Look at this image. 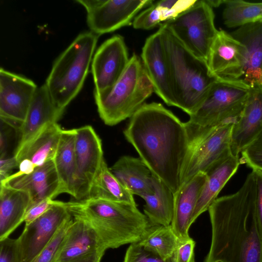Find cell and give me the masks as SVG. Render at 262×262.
I'll list each match as a JSON object with an SVG mask.
<instances>
[{"label": "cell", "instance_id": "277c9868", "mask_svg": "<svg viewBox=\"0 0 262 262\" xmlns=\"http://www.w3.org/2000/svg\"><path fill=\"white\" fill-rule=\"evenodd\" d=\"M167 56L175 106L189 116L201 105L218 78L207 62L190 52L164 24L159 26Z\"/></svg>", "mask_w": 262, "mask_h": 262}, {"label": "cell", "instance_id": "74e56055", "mask_svg": "<svg viewBox=\"0 0 262 262\" xmlns=\"http://www.w3.org/2000/svg\"><path fill=\"white\" fill-rule=\"evenodd\" d=\"M56 202L57 201L53 199H48L31 206L27 211L24 218V222L25 223V225H29L44 214L55 204Z\"/></svg>", "mask_w": 262, "mask_h": 262}, {"label": "cell", "instance_id": "7a4b0ae2", "mask_svg": "<svg viewBox=\"0 0 262 262\" xmlns=\"http://www.w3.org/2000/svg\"><path fill=\"white\" fill-rule=\"evenodd\" d=\"M255 194L252 170L236 192L217 198L210 206L211 241L204 262H262Z\"/></svg>", "mask_w": 262, "mask_h": 262}, {"label": "cell", "instance_id": "4dcf8cb0", "mask_svg": "<svg viewBox=\"0 0 262 262\" xmlns=\"http://www.w3.org/2000/svg\"><path fill=\"white\" fill-rule=\"evenodd\" d=\"M179 241L171 225H151L139 243L162 258L167 259L172 257Z\"/></svg>", "mask_w": 262, "mask_h": 262}, {"label": "cell", "instance_id": "ac0fdd59", "mask_svg": "<svg viewBox=\"0 0 262 262\" xmlns=\"http://www.w3.org/2000/svg\"><path fill=\"white\" fill-rule=\"evenodd\" d=\"M1 184L28 192L31 199L30 207L45 200L53 199L60 194L59 182L53 160L36 167L30 173L22 175L13 173Z\"/></svg>", "mask_w": 262, "mask_h": 262}, {"label": "cell", "instance_id": "cb8c5ba5", "mask_svg": "<svg viewBox=\"0 0 262 262\" xmlns=\"http://www.w3.org/2000/svg\"><path fill=\"white\" fill-rule=\"evenodd\" d=\"M62 130L57 122L46 125L32 139L14 151L18 164L21 160H27L37 167L54 160Z\"/></svg>", "mask_w": 262, "mask_h": 262}, {"label": "cell", "instance_id": "4316f807", "mask_svg": "<svg viewBox=\"0 0 262 262\" xmlns=\"http://www.w3.org/2000/svg\"><path fill=\"white\" fill-rule=\"evenodd\" d=\"M75 129H63L54 158L60 184V194L67 193L76 196V162Z\"/></svg>", "mask_w": 262, "mask_h": 262}, {"label": "cell", "instance_id": "9a60e30c", "mask_svg": "<svg viewBox=\"0 0 262 262\" xmlns=\"http://www.w3.org/2000/svg\"><path fill=\"white\" fill-rule=\"evenodd\" d=\"M105 251L92 227L84 221L74 218L54 262H100Z\"/></svg>", "mask_w": 262, "mask_h": 262}, {"label": "cell", "instance_id": "f35d334b", "mask_svg": "<svg viewBox=\"0 0 262 262\" xmlns=\"http://www.w3.org/2000/svg\"><path fill=\"white\" fill-rule=\"evenodd\" d=\"M256 182L255 212L258 228L262 236V170H252Z\"/></svg>", "mask_w": 262, "mask_h": 262}, {"label": "cell", "instance_id": "8d00e7d4", "mask_svg": "<svg viewBox=\"0 0 262 262\" xmlns=\"http://www.w3.org/2000/svg\"><path fill=\"white\" fill-rule=\"evenodd\" d=\"M195 242L191 237L179 241L172 257V262H195Z\"/></svg>", "mask_w": 262, "mask_h": 262}, {"label": "cell", "instance_id": "603a6c76", "mask_svg": "<svg viewBox=\"0 0 262 262\" xmlns=\"http://www.w3.org/2000/svg\"><path fill=\"white\" fill-rule=\"evenodd\" d=\"M31 204L26 191L0 185V241L10 234L23 223Z\"/></svg>", "mask_w": 262, "mask_h": 262}, {"label": "cell", "instance_id": "6da1fadb", "mask_svg": "<svg viewBox=\"0 0 262 262\" xmlns=\"http://www.w3.org/2000/svg\"><path fill=\"white\" fill-rule=\"evenodd\" d=\"M123 131L152 174L175 194L180 188L189 140L185 123L162 104L144 103Z\"/></svg>", "mask_w": 262, "mask_h": 262}, {"label": "cell", "instance_id": "8fae6325", "mask_svg": "<svg viewBox=\"0 0 262 262\" xmlns=\"http://www.w3.org/2000/svg\"><path fill=\"white\" fill-rule=\"evenodd\" d=\"M76 182L75 201L88 196L93 182L104 161L101 140L90 125L75 128Z\"/></svg>", "mask_w": 262, "mask_h": 262}, {"label": "cell", "instance_id": "b9f144b4", "mask_svg": "<svg viewBox=\"0 0 262 262\" xmlns=\"http://www.w3.org/2000/svg\"><path fill=\"white\" fill-rule=\"evenodd\" d=\"M206 2L213 8L224 4L225 0H206Z\"/></svg>", "mask_w": 262, "mask_h": 262}, {"label": "cell", "instance_id": "7402d4cb", "mask_svg": "<svg viewBox=\"0 0 262 262\" xmlns=\"http://www.w3.org/2000/svg\"><path fill=\"white\" fill-rule=\"evenodd\" d=\"M230 34L245 48L242 80L250 88L262 86V23L243 25Z\"/></svg>", "mask_w": 262, "mask_h": 262}, {"label": "cell", "instance_id": "836d02e7", "mask_svg": "<svg viewBox=\"0 0 262 262\" xmlns=\"http://www.w3.org/2000/svg\"><path fill=\"white\" fill-rule=\"evenodd\" d=\"M241 154V164H246L252 170H262V132Z\"/></svg>", "mask_w": 262, "mask_h": 262}, {"label": "cell", "instance_id": "ffe728a7", "mask_svg": "<svg viewBox=\"0 0 262 262\" xmlns=\"http://www.w3.org/2000/svg\"><path fill=\"white\" fill-rule=\"evenodd\" d=\"M64 111L54 102L45 84L38 87L26 119L18 129L19 137L15 151L32 139L46 125L57 122Z\"/></svg>", "mask_w": 262, "mask_h": 262}, {"label": "cell", "instance_id": "d590c367", "mask_svg": "<svg viewBox=\"0 0 262 262\" xmlns=\"http://www.w3.org/2000/svg\"><path fill=\"white\" fill-rule=\"evenodd\" d=\"M0 262H21L17 238L0 241Z\"/></svg>", "mask_w": 262, "mask_h": 262}, {"label": "cell", "instance_id": "484cf974", "mask_svg": "<svg viewBox=\"0 0 262 262\" xmlns=\"http://www.w3.org/2000/svg\"><path fill=\"white\" fill-rule=\"evenodd\" d=\"M240 164L239 156L232 155L206 173L207 180L192 215L191 225L202 213L208 210L220 192L236 173Z\"/></svg>", "mask_w": 262, "mask_h": 262}, {"label": "cell", "instance_id": "1f68e13d", "mask_svg": "<svg viewBox=\"0 0 262 262\" xmlns=\"http://www.w3.org/2000/svg\"><path fill=\"white\" fill-rule=\"evenodd\" d=\"M223 12L224 24L229 28L262 23V2L243 0H225Z\"/></svg>", "mask_w": 262, "mask_h": 262}, {"label": "cell", "instance_id": "d4e9b609", "mask_svg": "<svg viewBox=\"0 0 262 262\" xmlns=\"http://www.w3.org/2000/svg\"><path fill=\"white\" fill-rule=\"evenodd\" d=\"M109 168L119 182L133 195L141 198L153 192L152 173L140 157L123 156Z\"/></svg>", "mask_w": 262, "mask_h": 262}, {"label": "cell", "instance_id": "60d3db41", "mask_svg": "<svg viewBox=\"0 0 262 262\" xmlns=\"http://www.w3.org/2000/svg\"><path fill=\"white\" fill-rule=\"evenodd\" d=\"M0 133V158L7 157V150L9 142V123L1 119Z\"/></svg>", "mask_w": 262, "mask_h": 262}, {"label": "cell", "instance_id": "8992f818", "mask_svg": "<svg viewBox=\"0 0 262 262\" xmlns=\"http://www.w3.org/2000/svg\"><path fill=\"white\" fill-rule=\"evenodd\" d=\"M153 92L141 59L134 53L113 86L104 93L94 95L100 117L106 125L113 126L131 118Z\"/></svg>", "mask_w": 262, "mask_h": 262}, {"label": "cell", "instance_id": "5bb4252c", "mask_svg": "<svg viewBox=\"0 0 262 262\" xmlns=\"http://www.w3.org/2000/svg\"><path fill=\"white\" fill-rule=\"evenodd\" d=\"M38 87L31 80L0 69V118L19 127Z\"/></svg>", "mask_w": 262, "mask_h": 262}, {"label": "cell", "instance_id": "44dd1931", "mask_svg": "<svg viewBox=\"0 0 262 262\" xmlns=\"http://www.w3.org/2000/svg\"><path fill=\"white\" fill-rule=\"evenodd\" d=\"M207 176L200 172L183 185L174 194V207L171 223L179 241L190 238L188 231L191 219Z\"/></svg>", "mask_w": 262, "mask_h": 262}, {"label": "cell", "instance_id": "4fadbf2b", "mask_svg": "<svg viewBox=\"0 0 262 262\" xmlns=\"http://www.w3.org/2000/svg\"><path fill=\"white\" fill-rule=\"evenodd\" d=\"M129 59L122 36L115 35L104 41L95 52L91 62L94 93L109 91L123 74Z\"/></svg>", "mask_w": 262, "mask_h": 262}, {"label": "cell", "instance_id": "e575fe53", "mask_svg": "<svg viewBox=\"0 0 262 262\" xmlns=\"http://www.w3.org/2000/svg\"><path fill=\"white\" fill-rule=\"evenodd\" d=\"M123 262H172V258L164 259L137 242L127 249Z\"/></svg>", "mask_w": 262, "mask_h": 262}, {"label": "cell", "instance_id": "f546056e", "mask_svg": "<svg viewBox=\"0 0 262 262\" xmlns=\"http://www.w3.org/2000/svg\"><path fill=\"white\" fill-rule=\"evenodd\" d=\"M86 199L136 205L134 195L112 173L105 160L93 182Z\"/></svg>", "mask_w": 262, "mask_h": 262}, {"label": "cell", "instance_id": "ba28073f", "mask_svg": "<svg viewBox=\"0 0 262 262\" xmlns=\"http://www.w3.org/2000/svg\"><path fill=\"white\" fill-rule=\"evenodd\" d=\"M212 8L206 0L195 3L176 18L164 24L193 54L207 61L212 42L217 32Z\"/></svg>", "mask_w": 262, "mask_h": 262}, {"label": "cell", "instance_id": "d6a6232c", "mask_svg": "<svg viewBox=\"0 0 262 262\" xmlns=\"http://www.w3.org/2000/svg\"><path fill=\"white\" fill-rule=\"evenodd\" d=\"M73 220L72 217L63 224L52 239L31 262H54L56 252Z\"/></svg>", "mask_w": 262, "mask_h": 262}, {"label": "cell", "instance_id": "52a82bcc", "mask_svg": "<svg viewBox=\"0 0 262 262\" xmlns=\"http://www.w3.org/2000/svg\"><path fill=\"white\" fill-rule=\"evenodd\" d=\"M250 90L242 80L218 78L201 105L184 122L187 133L235 123L243 111Z\"/></svg>", "mask_w": 262, "mask_h": 262}, {"label": "cell", "instance_id": "e0dca14e", "mask_svg": "<svg viewBox=\"0 0 262 262\" xmlns=\"http://www.w3.org/2000/svg\"><path fill=\"white\" fill-rule=\"evenodd\" d=\"M141 59L154 92L168 105L175 106L169 64L159 30L146 38Z\"/></svg>", "mask_w": 262, "mask_h": 262}, {"label": "cell", "instance_id": "ab89813d", "mask_svg": "<svg viewBox=\"0 0 262 262\" xmlns=\"http://www.w3.org/2000/svg\"><path fill=\"white\" fill-rule=\"evenodd\" d=\"M16 167H18V163L14 155L11 157L0 158L1 183L12 175V170Z\"/></svg>", "mask_w": 262, "mask_h": 262}, {"label": "cell", "instance_id": "2e32d148", "mask_svg": "<svg viewBox=\"0 0 262 262\" xmlns=\"http://www.w3.org/2000/svg\"><path fill=\"white\" fill-rule=\"evenodd\" d=\"M246 50L243 44L224 30H217L210 46L207 63L217 78L242 80Z\"/></svg>", "mask_w": 262, "mask_h": 262}, {"label": "cell", "instance_id": "3957f363", "mask_svg": "<svg viewBox=\"0 0 262 262\" xmlns=\"http://www.w3.org/2000/svg\"><path fill=\"white\" fill-rule=\"evenodd\" d=\"M66 205L72 217L92 227L106 250L139 242L152 225L137 205L86 199Z\"/></svg>", "mask_w": 262, "mask_h": 262}, {"label": "cell", "instance_id": "83f0119b", "mask_svg": "<svg viewBox=\"0 0 262 262\" xmlns=\"http://www.w3.org/2000/svg\"><path fill=\"white\" fill-rule=\"evenodd\" d=\"M153 192L141 198L145 201L144 214L152 225H171L174 207V194L160 179L152 174Z\"/></svg>", "mask_w": 262, "mask_h": 262}, {"label": "cell", "instance_id": "9c48e42d", "mask_svg": "<svg viewBox=\"0 0 262 262\" xmlns=\"http://www.w3.org/2000/svg\"><path fill=\"white\" fill-rule=\"evenodd\" d=\"M233 123L223 124L190 146L181 187L200 172L207 173L232 155Z\"/></svg>", "mask_w": 262, "mask_h": 262}, {"label": "cell", "instance_id": "30bf717a", "mask_svg": "<svg viewBox=\"0 0 262 262\" xmlns=\"http://www.w3.org/2000/svg\"><path fill=\"white\" fill-rule=\"evenodd\" d=\"M86 11L91 32L99 36L129 25L139 11L152 0H77Z\"/></svg>", "mask_w": 262, "mask_h": 262}, {"label": "cell", "instance_id": "f1b7e54d", "mask_svg": "<svg viewBox=\"0 0 262 262\" xmlns=\"http://www.w3.org/2000/svg\"><path fill=\"white\" fill-rule=\"evenodd\" d=\"M197 0H162L154 2L134 18L136 29L150 30L179 15L193 6Z\"/></svg>", "mask_w": 262, "mask_h": 262}, {"label": "cell", "instance_id": "5b68a950", "mask_svg": "<svg viewBox=\"0 0 262 262\" xmlns=\"http://www.w3.org/2000/svg\"><path fill=\"white\" fill-rule=\"evenodd\" d=\"M98 36L91 31L80 33L54 62L45 84L59 107L65 110L81 90Z\"/></svg>", "mask_w": 262, "mask_h": 262}, {"label": "cell", "instance_id": "d6986e66", "mask_svg": "<svg viewBox=\"0 0 262 262\" xmlns=\"http://www.w3.org/2000/svg\"><path fill=\"white\" fill-rule=\"evenodd\" d=\"M262 132V86L250 88L243 111L233 124L232 154L239 156Z\"/></svg>", "mask_w": 262, "mask_h": 262}, {"label": "cell", "instance_id": "7c38bea8", "mask_svg": "<svg viewBox=\"0 0 262 262\" xmlns=\"http://www.w3.org/2000/svg\"><path fill=\"white\" fill-rule=\"evenodd\" d=\"M72 217L66 202L57 201L44 214L25 225L17 238L21 262H31Z\"/></svg>", "mask_w": 262, "mask_h": 262}]
</instances>
